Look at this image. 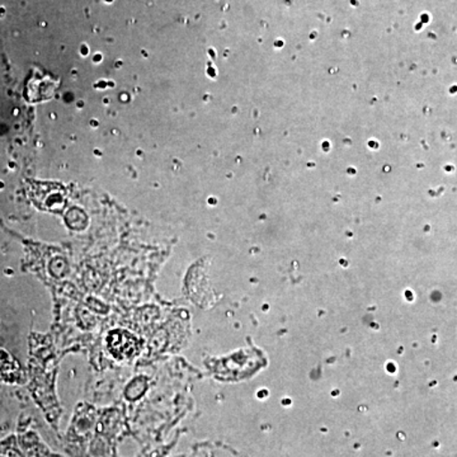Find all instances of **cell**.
Masks as SVG:
<instances>
[{
  "label": "cell",
  "instance_id": "obj_1",
  "mask_svg": "<svg viewBox=\"0 0 457 457\" xmlns=\"http://www.w3.org/2000/svg\"><path fill=\"white\" fill-rule=\"evenodd\" d=\"M108 348L116 359H131L139 351L137 338L125 330H114L107 338Z\"/></svg>",
  "mask_w": 457,
  "mask_h": 457
}]
</instances>
